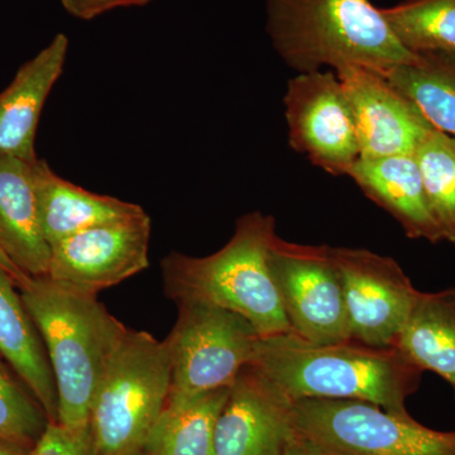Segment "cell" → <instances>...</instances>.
I'll return each instance as SVG.
<instances>
[{"label": "cell", "instance_id": "cell-18", "mask_svg": "<svg viewBox=\"0 0 455 455\" xmlns=\"http://www.w3.org/2000/svg\"><path fill=\"white\" fill-rule=\"evenodd\" d=\"M0 355L13 368L50 423L59 421V397L49 355L16 281L0 268Z\"/></svg>", "mask_w": 455, "mask_h": 455}, {"label": "cell", "instance_id": "cell-8", "mask_svg": "<svg viewBox=\"0 0 455 455\" xmlns=\"http://www.w3.org/2000/svg\"><path fill=\"white\" fill-rule=\"evenodd\" d=\"M333 247L276 236L269 266L291 333L310 343L350 340L343 286Z\"/></svg>", "mask_w": 455, "mask_h": 455}, {"label": "cell", "instance_id": "cell-3", "mask_svg": "<svg viewBox=\"0 0 455 455\" xmlns=\"http://www.w3.org/2000/svg\"><path fill=\"white\" fill-rule=\"evenodd\" d=\"M275 50L299 74L362 68L385 76L418 61L370 0H266Z\"/></svg>", "mask_w": 455, "mask_h": 455}, {"label": "cell", "instance_id": "cell-5", "mask_svg": "<svg viewBox=\"0 0 455 455\" xmlns=\"http://www.w3.org/2000/svg\"><path fill=\"white\" fill-rule=\"evenodd\" d=\"M171 390L166 343L128 329L108 364L90 410L97 455H128L145 445Z\"/></svg>", "mask_w": 455, "mask_h": 455}, {"label": "cell", "instance_id": "cell-10", "mask_svg": "<svg viewBox=\"0 0 455 455\" xmlns=\"http://www.w3.org/2000/svg\"><path fill=\"white\" fill-rule=\"evenodd\" d=\"M284 116L292 149L331 175L348 176L361 157L348 99L333 71L299 74L287 84Z\"/></svg>", "mask_w": 455, "mask_h": 455}, {"label": "cell", "instance_id": "cell-16", "mask_svg": "<svg viewBox=\"0 0 455 455\" xmlns=\"http://www.w3.org/2000/svg\"><path fill=\"white\" fill-rule=\"evenodd\" d=\"M33 163L0 157V250L27 276L46 277L51 248L42 232Z\"/></svg>", "mask_w": 455, "mask_h": 455}, {"label": "cell", "instance_id": "cell-17", "mask_svg": "<svg viewBox=\"0 0 455 455\" xmlns=\"http://www.w3.org/2000/svg\"><path fill=\"white\" fill-rule=\"evenodd\" d=\"M42 232L53 244L89 228L145 212L137 204L99 196L62 179L44 160L32 164Z\"/></svg>", "mask_w": 455, "mask_h": 455}, {"label": "cell", "instance_id": "cell-13", "mask_svg": "<svg viewBox=\"0 0 455 455\" xmlns=\"http://www.w3.org/2000/svg\"><path fill=\"white\" fill-rule=\"evenodd\" d=\"M296 436L292 401L247 364L218 418L215 453L283 455Z\"/></svg>", "mask_w": 455, "mask_h": 455}, {"label": "cell", "instance_id": "cell-26", "mask_svg": "<svg viewBox=\"0 0 455 455\" xmlns=\"http://www.w3.org/2000/svg\"><path fill=\"white\" fill-rule=\"evenodd\" d=\"M68 14L83 20H94L116 8L142 7L152 0H60Z\"/></svg>", "mask_w": 455, "mask_h": 455}, {"label": "cell", "instance_id": "cell-2", "mask_svg": "<svg viewBox=\"0 0 455 455\" xmlns=\"http://www.w3.org/2000/svg\"><path fill=\"white\" fill-rule=\"evenodd\" d=\"M42 340L59 397L57 424L89 427L90 410L108 364L128 328L97 293L50 277H28L18 287Z\"/></svg>", "mask_w": 455, "mask_h": 455}, {"label": "cell", "instance_id": "cell-15", "mask_svg": "<svg viewBox=\"0 0 455 455\" xmlns=\"http://www.w3.org/2000/svg\"><path fill=\"white\" fill-rule=\"evenodd\" d=\"M348 176L368 199L390 212L409 238L427 239L430 243L443 241L415 155L359 158Z\"/></svg>", "mask_w": 455, "mask_h": 455}, {"label": "cell", "instance_id": "cell-6", "mask_svg": "<svg viewBox=\"0 0 455 455\" xmlns=\"http://www.w3.org/2000/svg\"><path fill=\"white\" fill-rule=\"evenodd\" d=\"M292 421L326 455H455V431L364 401L302 398L292 403Z\"/></svg>", "mask_w": 455, "mask_h": 455}, {"label": "cell", "instance_id": "cell-25", "mask_svg": "<svg viewBox=\"0 0 455 455\" xmlns=\"http://www.w3.org/2000/svg\"><path fill=\"white\" fill-rule=\"evenodd\" d=\"M32 455H97L90 425L71 429L49 423L33 447Z\"/></svg>", "mask_w": 455, "mask_h": 455}, {"label": "cell", "instance_id": "cell-22", "mask_svg": "<svg viewBox=\"0 0 455 455\" xmlns=\"http://www.w3.org/2000/svg\"><path fill=\"white\" fill-rule=\"evenodd\" d=\"M381 12L411 52L455 53V0H406Z\"/></svg>", "mask_w": 455, "mask_h": 455}, {"label": "cell", "instance_id": "cell-9", "mask_svg": "<svg viewBox=\"0 0 455 455\" xmlns=\"http://www.w3.org/2000/svg\"><path fill=\"white\" fill-rule=\"evenodd\" d=\"M350 340L396 348L420 291L396 260L364 248L333 247Z\"/></svg>", "mask_w": 455, "mask_h": 455}, {"label": "cell", "instance_id": "cell-11", "mask_svg": "<svg viewBox=\"0 0 455 455\" xmlns=\"http://www.w3.org/2000/svg\"><path fill=\"white\" fill-rule=\"evenodd\" d=\"M151 228L143 212L56 242L47 277L98 295L148 267Z\"/></svg>", "mask_w": 455, "mask_h": 455}, {"label": "cell", "instance_id": "cell-19", "mask_svg": "<svg viewBox=\"0 0 455 455\" xmlns=\"http://www.w3.org/2000/svg\"><path fill=\"white\" fill-rule=\"evenodd\" d=\"M396 348L421 371L455 386V289L421 292Z\"/></svg>", "mask_w": 455, "mask_h": 455}, {"label": "cell", "instance_id": "cell-14", "mask_svg": "<svg viewBox=\"0 0 455 455\" xmlns=\"http://www.w3.org/2000/svg\"><path fill=\"white\" fill-rule=\"evenodd\" d=\"M68 38L59 33L0 92V157L38 160L35 140L42 109L64 71Z\"/></svg>", "mask_w": 455, "mask_h": 455}, {"label": "cell", "instance_id": "cell-27", "mask_svg": "<svg viewBox=\"0 0 455 455\" xmlns=\"http://www.w3.org/2000/svg\"><path fill=\"white\" fill-rule=\"evenodd\" d=\"M283 455H326L324 451H320L315 444L309 440L302 438L301 435L296 436L291 444L286 449Z\"/></svg>", "mask_w": 455, "mask_h": 455}, {"label": "cell", "instance_id": "cell-7", "mask_svg": "<svg viewBox=\"0 0 455 455\" xmlns=\"http://www.w3.org/2000/svg\"><path fill=\"white\" fill-rule=\"evenodd\" d=\"M176 305L178 322L164 339L171 359L169 401L230 387L262 337L235 311L199 301Z\"/></svg>", "mask_w": 455, "mask_h": 455}, {"label": "cell", "instance_id": "cell-20", "mask_svg": "<svg viewBox=\"0 0 455 455\" xmlns=\"http://www.w3.org/2000/svg\"><path fill=\"white\" fill-rule=\"evenodd\" d=\"M229 388L167 401L143 448L151 455H217L215 427Z\"/></svg>", "mask_w": 455, "mask_h": 455}, {"label": "cell", "instance_id": "cell-21", "mask_svg": "<svg viewBox=\"0 0 455 455\" xmlns=\"http://www.w3.org/2000/svg\"><path fill=\"white\" fill-rule=\"evenodd\" d=\"M385 77L435 130L455 140V53H423Z\"/></svg>", "mask_w": 455, "mask_h": 455}, {"label": "cell", "instance_id": "cell-12", "mask_svg": "<svg viewBox=\"0 0 455 455\" xmlns=\"http://www.w3.org/2000/svg\"><path fill=\"white\" fill-rule=\"evenodd\" d=\"M348 99L361 157L415 155L431 131L427 118L383 75L362 68L334 71Z\"/></svg>", "mask_w": 455, "mask_h": 455}, {"label": "cell", "instance_id": "cell-23", "mask_svg": "<svg viewBox=\"0 0 455 455\" xmlns=\"http://www.w3.org/2000/svg\"><path fill=\"white\" fill-rule=\"evenodd\" d=\"M415 157L443 241L455 244V140L433 130L415 152Z\"/></svg>", "mask_w": 455, "mask_h": 455}, {"label": "cell", "instance_id": "cell-4", "mask_svg": "<svg viewBox=\"0 0 455 455\" xmlns=\"http://www.w3.org/2000/svg\"><path fill=\"white\" fill-rule=\"evenodd\" d=\"M276 236L272 215L248 212L218 252L167 254L161 262L164 292L176 304L206 302L241 314L262 338L291 333L269 266Z\"/></svg>", "mask_w": 455, "mask_h": 455}, {"label": "cell", "instance_id": "cell-24", "mask_svg": "<svg viewBox=\"0 0 455 455\" xmlns=\"http://www.w3.org/2000/svg\"><path fill=\"white\" fill-rule=\"evenodd\" d=\"M49 418L44 407L0 366V438L36 444Z\"/></svg>", "mask_w": 455, "mask_h": 455}, {"label": "cell", "instance_id": "cell-31", "mask_svg": "<svg viewBox=\"0 0 455 455\" xmlns=\"http://www.w3.org/2000/svg\"><path fill=\"white\" fill-rule=\"evenodd\" d=\"M454 391H455V386H454Z\"/></svg>", "mask_w": 455, "mask_h": 455}, {"label": "cell", "instance_id": "cell-30", "mask_svg": "<svg viewBox=\"0 0 455 455\" xmlns=\"http://www.w3.org/2000/svg\"><path fill=\"white\" fill-rule=\"evenodd\" d=\"M128 455H151L148 453V451H146L145 448H140L137 449V451H134L133 453L128 454Z\"/></svg>", "mask_w": 455, "mask_h": 455}, {"label": "cell", "instance_id": "cell-29", "mask_svg": "<svg viewBox=\"0 0 455 455\" xmlns=\"http://www.w3.org/2000/svg\"><path fill=\"white\" fill-rule=\"evenodd\" d=\"M0 268L4 269L9 276H12V278L16 281L17 287H20V284L25 283L26 281L28 280L29 276H27V275L23 274V272L20 271V269L18 268L17 266L8 259L7 254L3 252L2 250H0Z\"/></svg>", "mask_w": 455, "mask_h": 455}, {"label": "cell", "instance_id": "cell-1", "mask_svg": "<svg viewBox=\"0 0 455 455\" xmlns=\"http://www.w3.org/2000/svg\"><path fill=\"white\" fill-rule=\"evenodd\" d=\"M248 364L292 403L357 400L392 412H407V397L423 373L397 348L355 340L315 344L292 333L260 338Z\"/></svg>", "mask_w": 455, "mask_h": 455}, {"label": "cell", "instance_id": "cell-28", "mask_svg": "<svg viewBox=\"0 0 455 455\" xmlns=\"http://www.w3.org/2000/svg\"><path fill=\"white\" fill-rule=\"evenodd\" d=\"M33 447L20 440L0 438V455H32Z\"/></svg>", "mask_w": 455, "mask_h": 455}]
</instances>
